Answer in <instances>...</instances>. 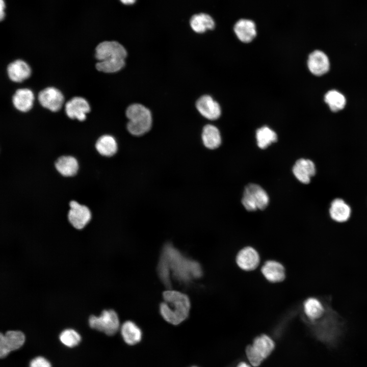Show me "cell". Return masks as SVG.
Instances as JSON below:
<instances>
[{"label": "cell", "instance_id": "obj_1", "mask_svg": "<svg viewBox=\"0 0 367 367\" xmlns=\"http://www.w3.org/2000/svg\"><path fill=\"white\" fill-rule=\"evenodd\" d=\"M157 271L160 280L168 289L172 286V280L187 285L203 274L198 261L186 256L169 243L162 249Z\"/></svg>", "mask_w": 367, "mask_h": 367}, {"label": "cell", "instance_id": "obj_2", "mask_svg": "<svg viewBox=\"0 0 367 367\" xmlns=\"http://www.w3.org/2000/svg\"><path fill=\"white\" fill-rule=\"evenodd\" d=\"M163 301L159 310L163 318L174 325L186 320L189 314L191 302L189 297L179 291L168 290L163 294Z\"/></svg>", "mask_w": 367, "mask_h": 367}, {"label": "cell", "instance_id": "obj_3", "mask_svg": "<svg viewBox=\"0 0 367 367\" xmlns=\"http://www.w3.org/2000/svg\"><path fill=\"white\" fill-rule=\"evenodd\" d=\"M97 70L104 73L119 71L125 66L127 51L122 45L115 41L100 43L95 48Z\"/></svg>", "mask_w": 367, "mask_h": 367}, {"label": "cell", "instance_id": "obj_4", "mask_svg": "<svg viewBox=\"0 0 367 367\" xmlns=\"http://www.w3.org/2000/svg\"><path fill=\"white\" fill-rule=\"evenodd\" d=\"M128 119L127 129L135 136H140L147 133L152 126V116L150 110L140 103H133L126 110Z\"/></svg>", "mask_w": 367, "mask_h": 367}, {"label": "cell", "instance_id": "obj_5", "mask_svg": "<svg viewBox=\"0 0 367 367\" xmlns=\"http://www.w3.org/2000/svg\"><path fill=\"white\" fill-rule=\"evenodd\" d=\"M275 347L273 340L268 335L263 334L257 337L252 345L246 349V353L251 364L259 366L272 352Z\"/></svg>", "mask_w": 367, "mask_h": 367}, {"label": "cell", "instance_id": "obj_6", "mask_svg": "<svg viewBox=\"0 0 367 367\" xmlns=\"http://www.w3.org/2000/svg\"><path fill=\"white\" fill-rule=\"evenodd\" d=\"M269 202L267 193L260 186L250 184L246 186L242 203L248 211H255L257 209L264 210Z\"/></svg>", "mask_w": 367, "mask_h": 367}, {"label": "cell", "instance_id": "obj_7", "mask_svg": "<svg viewBox=\"0 0 367 367\" xmlns=\"http://www.w3.org/2000/svg\"><path fill=\"white\" fill-rule=\"evenodd\" d=\"M91 328L109 335L115 334L119 328L117 313L112 309L103 310L99 316L91 315L89 318Z\"/></svg>", "mask_w": 367, "mask_h": 367}, {"label": "cell", "instance_id": "obj_8", "mask_svg": "<svg viewBox=\"0 0 367 367\" xmlns=\"http://www.w3.org/2000/svg\"><path fill=\"white\" fill-rule=\"evenodd\" d=\"M69 207L67 214L69 222L75 229H83L91 220L90 209L86 205L80 204L75 200L70 201Z\"/></svg>", "mask_w": 367, "mask_h": 367}, {"label": "cell", "instance_id": "obj_9", "mask_svg": "<svg viewBox=\"0 0 367 367\" xmlns=\"http://www.w3.org/2000/svg\"><path fill=\"white\" fill-rule=\"evenodd\" d=\"M25 341L24 334L20 331L9 330L0 334V357L7 356L10 352L19 349Z\"/></svg>", "mask_w": 367, "mask_h": 367}, {"label": "cell", "instance_id": "obj_10", "mask_svg": "<svg viewBox=\"0 0 367 367\" xmlns=\"http://www.w3.org/2000/svg\"><path fill=\"white\" fill-rule=\"evenodd\" d=\"M38 100L44 108L52 112H57L62 107L64 96L61 92L54 87H47L38 94Z\"/></svg>", "mask_w": 367, "mask_h": 367}, {"label": "cell", "instance_id": "obj_11", "mask_svg": "<svg viewBox=\"0 0 367 367\" xmlns=\"http://www.w3.org/2000/svg\"><path fill=\"white\" fill-rule=\"evenodd\" d=\"M196 107L201 115L209 120H216L221 114L219 104L208 95L200 97L196 101Z\"/></svg>", "mask_w": 367, "mask_h": 367}, {"label": "cell", "instance_id": "obj_12", "mask_svg": "<svg viewBox=\"0 0 367 367\" xmlns=\"http://www.w3.org/2000/svg\"><path fill=\"white\" fill-rule=\"evenodd\" d=\"M90 111L88 101L81 97H74L67 101L65 104V112L68 117L76 119L80 121L85 120L86 114Z\"/></svg>", "mask_w": 367, "mask_h": 367}, {"label": "cell", "instance_id": "obj_13", "mask_svg": "<svg viewBox=\"0 0 367 367\" xmlns=\"http://www.w3.org/2000/svg\"><path fill=\"white\" fill-rule=\"evenodd\" d=\"M236 261L241 269L249 271L257 267L259 264L260 257L254 248L248 246L243 248L238 252Z\"/></svg>", "mask_w": 367, "mask_h": 367}, {"label": "cell", "instance_id": "obj_14", "mask_svg": "<svg viewBox=\"0 0 367 367\" xmlns=\"http://www.w3.org/2000/svg\"><path fill=\"white\" fill-rule=\"evenodd\" d=\"M307 66L313 74L321 76L328 71L330 66L329 60L324 53L316 50L309 55Z\"/></svg>", "mask_w": 367, "mask_h": 367}, {"label": "cell", "instance_id": "obj_15", "mask_svg": "<svg viewBox=\"0 0 367 367\" xmlns=\"http://www.w3.org/2000/svg\"><path fill=\"white\" fill-rule=\"evenodd\" d=\"M233 31L238 39L245 43L251 42L257 35L255 22L249 19L238 20L233 26Z\"/></svg>", "mask_w": 367, "mask_h": 367}, {"label": "cell", "instance_id": "obj_16", "mask_svg": "<svg viewBox=\"0 0 367 367\" xmlns=\"http://www.w3.org/2000/svg\"><path fill=\"white\" fill-rule=\"evenodd\" d=\"M293 172L301 182L307 184L310 182L311 177L315 174V165L310 160L300 159L293 166Z\"/></svg>", "mask_w": 367, "mask_h": 367}, {"label": "cell", "instance_id": "obj_17", "mask_svg": "<svg viewBox=\"0 0 367 367\" xmlns=\"http://www.w3.org/2000/svg\"><path fill=\"white\" fill-rule=\"evenodd\" d=\"M261 273L270 282L275 283L283 281L285 277L283 266L275 260H268L261 267Z\"/></svg>", "mask_w": 367, "mask_h": 367}, {"label": "cell", "instance_id": "obj_18", "mask_svg": "<svg viewBox=\"0 0 367 367\" xmlns=\"http://www.w3.org/2000/svg\"><path fill=\"white\" fill-rule=\"evenodd\" d=\"M7 72L12 81L21 82L30 77L31 69L25 61L17 60L9 64Z\"/></svg>", "mask_w": 367, "mask_h": 367}, {"label": "cell", "instance_id": "obj_19", "mask_svg": "<svg viewBox=\"0 0 367 367\" xmlns=\"http://www.w3.org/2000/svg\"><path fill=\"white\" fill-rule=\"evenodd\" d=\"M55 167L63 176L71 177L76 174L79 166L77 160L73 156L62 155L56 161Z\"/></svg>", "mask_w": 367, "mask_h": 367}, {"label": "cell", "instance_id": "obj_20", "mask_svg": "<svg viewBox=\"0 0 367 367\" xmlns=\"http://www.w3.org/2000/svg\"><path fill=\"white\" fill-rule=\"evenodd\" d=\"M34 95L29 89H19L16 91L12 98L14 106L18 110L26 112L30 111L33 105Z\"/></svg>", "mask_w": 367, "mask_h": 367}, {"label": "cell", "instance_id": "obj_21", "mask_svg": "<svg viewBox=\"0 0 367 367\" xmlns=\"http://www.w3.org/2000/svg\"><path fill=\"white\" fill-rule=\"evenodd\" d=\"M95 147L99 154L106 157L113 156L118 150V144L116 139L110 135H104L98 138Z\"/></svg>", "mask_w": 367, "mask_h": 367}, {"label": "cell", "instance_id": "obj_22", "mask_svg": "<svg viewBox=\"0 0 367 367\" xmlns=\"http://www.w3.org/2000/svg\"><path fill=\"white\" fill-rule=\"evenodd\" d=\"M121 334L124 342L129 345H134L140 342L142 332L139 327L134 322L127 321L120 329Z\"/></svg>", "mask_w": 367, "mask_h": 367}, {"label": "cell", "instance_id": "obj_23", "mask_svg": "<svg viewBox=\"0 0 367 367\" xmlns=\"http://www.w3.org/2000/svg\"><path fill=\"white\" fill-rule=\"evenodd\" d=\"M329 213L333 220L338 222H344L349 219L351 208L343 199L336 198L331 203Z\"/></svg>", "mask_w": 367, "mask_h": 367}, {"label": "cell", "instance_id": "obj_24", "mask_svg": "<svg viewBox=\"0 0 367 367\" xmlns=\"http://www.w3.org/2000/svg\"><path fill=\"white\" fill-rule=\"evenodd\" d=\"M190 25L192 30L197 33H203L207 30H212L215 27L214 19L206 13L194 15L190 19Z\"/></svg>", "mask_w": 367, "mask_h": 367}, {"label": "cell", "instance_id": "obj_25", "mask_svg": "<svg viewBox=\"0 0 367 367\" xmlns=\"http://www.w3.org/2000/svg\"><path fill=\"white\" fill-rule=\"evenodd\" d=\"M201 138L204 145L209 149L218 148L221 143L219 129L212 124H207L203 127Z\"/></svg>", "mask_w": 367, "mask_h": 367}, {"label": "cell", "instance_id": "obj_26", "mask_svg": "<svg viewBox=\"0 0 367 367\" xmlns=\"http://www.w3.org/2000/svg\"><path fill=\"white\" fill-rule=\"evenodd\" d=\"M303 310L307 318L314 321L320 318L325 309L322 303L317 298L310 297L303 303Z\"/></svg>", "mask_w": 367, "mask_h": 367}, {"label": "cell", "instance_id": "obj_27", "mask_svg": "<svg viewBox=\"0 0 367 367\" xmlns=\"http://www.w3.org/2000/svg\"><path fill=\"white\" fill-rule=\"evenodd\" d=\"M256 138L258 146L263 149L277 140L276 133L267 126H264L256 130Z\"/></svg>", "mask_w": 367, "mask_h": 367}, {"label": "cell", "instance_id": "obj_28", "mask_svg": "<svg viewBox=\"0 0 367 367\" xmlns=\"http://www.w3.org/2000/svg\"><path fill=\"white\" fill-rule=\"evenodd\" d=\"M324 100L328 104L330 110L334 112L344 109L346 103L345 97L341 93L335 90H330L327 92Z\"/></svg>", "mask_w": 367, "mask_h": 367}, {"label": "cell", "instance_id": "obj_29", "mask_svg": "<svg viewBox=\"0 0 367 367\" xmlns=\"http://www.w3.org/2000/svg\"><path fill=\"white\" fill-rule=\"evenodd\" d=\"M59 339L63 345L71 348L77 346L80 343L81 337L75 330L66 329L61 332Z\"/></svg>", "mask_w": 367, "mask_h": 367}, {"label": "cell", "instance_id": "obj_30", "mask_svg": "<svg viewBox=\"0 0 367 367\" xmlns=\"http://www.w3.org/2000/svg\"><path fill=\"white\" fill-rule=\"evenodd\" d=\"M29 367H51V365L46 358L38 356L30 361Z\"/></svg>", "mask_w": 367, "mask_h": 367}, {"label": "cell", "instance_id": "obj_31", "mask_svg": "<svg viewBox=\"0 0 367 367\" xmlns=\"http://www.w3.org/2000/svg\"><path fill=\"white\" fill-rule=\"evenodd\" d=\"M5 3L4 0H0V19L2 20L5 16Z\"/></svg>", "mask_w": 367, "mask_h": 367}, {"label": "cell", "instance_id": "obj_32", "mask_svg": "<svg viewBox=\"0 0 367 367\" xmlns=\"http://www.w3.org/2000/svg\"><path fill=\"white\" fill-rule=\"evenodd\" d=\"M122 3L124 5H132L134 4L136 0H120Z\"/></svg>", "mask_w": 367, "mask_h": 367}, {"label": "cell", "instance_id": "obj_33", "mask_svg": "<svg viewBox=\"0 0 367 367\" xmlns=\"http://www.w3.org/2000/svg\"><path fill=\"white\" fill-rule=\"evenodd\" d=\"M237 367H251V366L245 362H241L238 365Z\"/></svg>", "mask_w": 367, "mask_h": 367}, {"label": "cell", "instance_id": "obj_34", "mask_svg": "<svg viewBox=\"0 0 367 367\" xmlns=\"http://www.w3.org/2000/svg\"><path fill=\"white\" fill-rule=\"evenodd\" d=\"M193 367H196V366H193Z\"/></svg>", "mask_w": 367, "mask_h": 367}]
</instances>
